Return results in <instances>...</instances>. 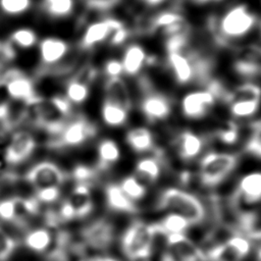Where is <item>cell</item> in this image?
Instances as JSON below:
<instances>
[{
  "label": "cell",
  "instance_id": "cell-32",
  "mask_svg": "<svg viewBox=\"0 0 261 261\" xmlns=\"http://www.w3.org/2000/svg\"><path fill=\"white\" fill-rule=\"evenodd\" d=\"M74 0H42L43 10L53 18H64L74 10Z\"/></svg>",
  "mask_w": 261,
  "mask_h": 261
},
{
  "label": "cell",
  "instance_id": "cell-46",
  "mask_svg": "<svg viewBox=\"0 0 261 261\" xmlns=\"http://www.w3.org/2000/svg\"><path fill=\"white\" fill-rule=\"evenodd\" d=\"M86 6L90 9L106 11L116 6L120 0H83Z\"/></svg>",
  "mask_w": 261,
  "mask_h": 261
},
{
  "label": "cell",
  "instance_id": "cell-26",
  "mask_svg": "<svg viewBox=\"0 0 261 261\" xmlns=\"http://www.w3.org/2000/svg\"><path fill=\"white\" fill-rule=\"evenodd\" d=\"M125 140L128 146L138 153L149 151L154 147L153 135L146 127H135L128 130Z\"/></svg>",
  "mask_w": 261,
  "mask_h": 261
},
{
  "label": "cell",
  "instance_id": "cell-11",
  "mask_svg": "<svg viewBox=\"0 0 261 261\" xmlns=\"http://www.w3.org/2000/svg\"><path fill=\"white\" fill-rule=\"evenodd\" d=\"M9 99L24 103L37 97L33 81L21 71L10 69L1 79Z\"/></svg>",
  "mask_w": 261,
  "mask_h": 261
},
{
  "label": "cell",
  "instance_id": "cell-15",
  "mask_svg": "<svg viewBox=\"0 0 261 261\" xmlns=\"http://www.w3.org/2000/svg\"><path fill=\"white\" fill-rule=\"evenodd\" d=\"M149 31H160L166 37H169L177 34L189 33L190 27L187 19L180 12L176 10H164L153 16L150 20Z\"/></svg>",
  "mask_w": 261,
  "mask_h": 261
},
{
  "label": "cell",
  "instance_id": "cell-45",
  "mask_svg": "<svg viewBox=\"0 0 261 261\" xmlns=\"http://www.w3.org/2000/svg\"><path fill=\"white\" fill-rule=\"evenodd\" d=\"M103 71L104 74L106 75V77H118L121 76V74L123 73V69H122V65L120 60L117 59H109L105 62L104 67H103Z\"/></svg>",
  "mask_w": 261,
  "mask_h": 261
},
{
  "label": "cell",
  "instance_id": "cell-13",
  "mask_svg": "<svg viewBox=\"0 0 261 261\" xmlns=\"http://www.w3.org/2000/svg\"><path fill=\"white\" fill-rule=\"evenodd\" d=\"M165 252L180 261H207L203 251L185 233L166 236Z\"/></svg>",
  "mask_w": 261,
  "mask_h": 261
},
{
  "label": "cell",
  "instance_id": "cell-19",
  "mask_svg": "<svg viewBox=\"0 0 261 261\" xmlns=\"http://www.w3.org/2000/svg\"><path fill=\"white\" fill-rule=\"evenodd\" d=\"M147 57L148 55L141 45L130 44L127 46L120 60L123 73L130 76L139 74L147 64Z\"/></svg>",
  "mask_w": 261,
  "mask_h": 261
},
{
  "label": "cell",
  "instance_id": "cell-54",
  "mask_svg": "<svg viewBox=\"0 0 261 261\" xmlns=\"http://www.w3.org/2000/svg\"><path fill=\"white\" fill-rule=\"evenodd\" d=\"M81 261H91L90 259H87V260H81Z\"/></svg>",
  "mask_w": 261,
  "mask_h": 261
},
{
  "label": "cell",
  "instance_id": "cell-1",
  "mask_svg": "<svg viewBox=\"0 0 261 261\" xmlns=\"http://www.w3.org/2000/svg\"><path fill=\"white\" fill-rule=\"evenodd\" d=\"M70 111L71 104L65 97L43 98L37 96L25 102L22 118L50 134L59 135L66 124Z\"/></svg>",
  "mask_w": 261,
  "mask_h": 261
},
{
  "label": "cell",
  "instance_id": "cell-38",
  "mask_svg": "<svg viewBox=\"0 0 261 261\" xmlns=\"http://www.w3.org/2000/svg\"><path fill=\"white\" fill-rule=\"evenodd\" d=\"M205 255L207 261H241L237 254L225 243L213 247Z\"/></svg>",
  "mask_w": 261,
  "mask_h": 261
},
{
  "label": "cell",
  "instance_id": "cell-50",
  "mask_svg": "<svg viewBox=\"0 0 261 261\" xmlns=\"http://www.w3.org/2000/svg\"><path fill=\"white\" fill-rule=\"evenodd\" d=\"M91 261H117L114 258L111 257H96V258H92L90 259Z\"/></svg>",
  "mask_w": 261,
  "mask_h": 261
},
{
  "label": "cell",
  "instance_id": "cell-49",
  "mask_svg": "<svg viewBox=\"0 0 261 261\" xmlns=\"http://www.w3.org/2000/svg\"><path fill=\"white\" fill-rule=\"evenodd\" d=\"M142 1H144L146 4H148L150 6H157L161 3H163L165 0H142Z\"/></svg>",
  "mask_w": 261,
  "mask_h": 261
},
{
  "label": "cell",
  "instance_id": "cell-27",
  "mask_svg": "<svg viewBox=\"0 0 261 261\" xmlns=\"http://www.w3.org/2000/svg\"><path fill=\"white\" fill-rule=\"evenodd\" d=\"M120 157V151L116 143L112 140H102L98 145L97 168L101 171L111 167Z\"/></svg>",
  "mask_w": 261,
  "mask_h": 261
},
{
  "label": "cell",
  "instance_id": "cell-21",
  "mask_svg": "<svg viewBox=\"0 0 261 261\" xmlns=\"http://www.w3.org/2000/svg\"><path fill=\"white\" fill-rule=\"evenodd\" d=\"M237 196L247 204H255L261 201V172H252L239 182Z\"/></svg>",
  "mask_w": 261,
  "mask_h": 261
},
{
  "label": "cell",
  "instance_id": "cell-41",
  "mask_svg": "<svg viewBox=\"0 0 261 261\" xmlns=\"http://www.w3.org/2000/svg\"><path fill=\"white\" fill-rule=\"evenodd\" d=\"M16 248L15 241L0 227V261H6Z\"/></svg>",
  "mask_w": 261,
  "mask_h": 261
},
{
  "label": "cell",
  "instance_id": "cell-17",
  "mask_svg": "<svg viewBox=\"0 0 261 261\" xmlns=\"http://www.w3.org/2000/svg\"><path fill=\"white\" fill-rule=\"evenodd\" d=\"M69 52L68 43L57 37H47L39 42V55L41 61L47 65H55Z\"/></svg>",
  "mask_w": 261,
  "mask_h": 261
},
{
  "label": "cell",
  "instance_id": "cell-5",
  "mask_svg": "<svg viewBox=\"0 0 261 261\" xmlns=\"http://www.w3.org/2000/svg\"><path fill=\"white\" fill-rule=\"evenodd\" d=\"M238 164V156L230 153H208L200 162L199 177L206 187L220 184Z\"/></svg>",
  "mask_w": 261,
  "mask_h": 261
},
{
  "label": "cell",
  "instance_id": "cell-53",
  "mask_svg": "<svg viewBox=\"0 0 261 261\" xmlns=\"http://www.w3.org/2000/svg\"><path fill=\"white\" fill-rule=\"evenodd\" d=\"M2 45H3V43L0 41V52H1V49H2Z\"/></svg>",
  "mask_w": 261,
  "mask_h": 261
},
{
  "label": "cell",
  "instance_id": "cell-30",
  "mask_svg": "<svg viewBox=\"0 0 261 261\" xmlns=\"http://www.w3.org/2000/svg\"><path fill=\"white\" fill-rule=\"evenodd\" d=\"M15 205V224L23 226L28 217L36 215L39 212L40 202L34 198L13 197Z\"/></svg>",
  "mask_w": 261,
  "mask_h": 261
},
{
  "label": "cell",
  "instance_id": "cell-44",
  "mask_svg": "<svg viewBox=\"0 0 261 261\" xmlns=\"http://www.w3.org/2000/svg\"><path fill=\"white\" fill-rule=\"evenodd\" d=\"M60 196V188L58 187H51L45 188L42 190L36 191L35 198L40 203H52L56 201Z\"/></svg>",
  "mask_w": 261,
  "mask_h": 261
},
{
  "label": "cell",
  "instance_id": "cell-28",
  "mask_svg": "<svg viewBox=\"0 0 261 261\" xmlns=\"http://www.w3.org/2000/svg\"><path fill=\"white\" fill-rule=\"evenodd\" d=\"M53 239V232L47 227H40L33 229L27 233L24 237V245L27 248L34 252L45 253Z\"/></svg>",
  "mask_w": 261,
  "mask_h": 261
},
{
  "label": "cell",
  "instance_id": "cell-31",
  "mask_svg": "<svg viewBox=\"0 0 261 261\" xmlns=\"http://www.w3.org/2000/svg\"><path fill=\"white\" fill-rule=\"evenodd\" d=\"M90 95V85L71 77L65 85V98L70 104H82Z\"/></svg>",
  "mask_w": 261,
  "mask_h": 261
},
{
  "label": "cell",
  "instance_id": "cell-22",
  "mask_svg": "<svg viewBox=\"0 0 261 261\" xmlns=\"http://www.w3.org/2000/svg\"><path fill=\"white\" fill-rule=\"evenodd\" d=\"M105 195L106 203L110 209L129 214H136L139 212L135 202L122 192L119 185H108L105 189Z\"/></svg>",
  "mask_w": 261,
  "mask_h": 261
},
{
  "label": "cell",
  "instance_id": "cell-14",
  "mask_svg": "<svg viewBox=\"0 0 261 261\" xmlns=\"http://www.w3.org/2000/svg\"><path fill=\"white\" fill-rule=\"evenodd\" d=\"M85 246L96 250L107 249L113 242L114 229L113 225L105 219H98L81 232Z\"/></svg>",
  "mask_w": 261,
  "mask_h": 261
},
{
  "label": "cell",
  "instance_id": "cell-47",
  "mask_svg": "<svg viewBox=\"0 0 261 261\" xmlns=\"http://www.w3.org/2000/svg\"><path fill=\"white\" fill-rule=\"evenodd\" d=\"M57 217H58L59 220H63V221H69V220L75 218L74 210L71 207V205L67 202L66 199L60 205Z\"/></svg>",
  "mask_w": 261,
  "mask_h": 261
},
{
  "label": "cell",
  "instance_id": "cell-24",
  "mask_svg": "<svg viewBox=\"0 0 261 261\" xmlns=\"http://www.w3.org/2000/svg\"><path fill=\"white\" fill-rule=\"evenodd\" d=\"M222 100L229 104L234 101H261V87L255 83H243L232 90H226Z\"/></svg>",
  "mask_w": 261,
  "mask_h": 261
},
{
  "label": "cell",
  "instance_id": "cell-7",
  "mask_svg": "<svg viewBox=\"0 0 261 261\" xmlns=\"http://www.w3.org/2000/svg\"><path fill=\"white\" fill-rule=\"evenodd\" d=\"M96 127L85 117H77L66 123L59 134V138L51 142L53 148L73 147L85 143L87 140L95 136Z\"/></svg>",
  "mask_w": 261,
  "mask_h": 261
},
{
  "label": "cell",
  "instance_id": "cell-43",
  "mask_svg": "<svg viewBox=\"0 0 261 261\" xmlns=\"http://www.w3.org/2000/svg\"><path fill=\"white\" fill-rule=\"evenodd\" d=\"M0 219L14 223V221H15V205H14L13 198L0 201Z\"/></svg>",
  "mask_w": 261,
  "mask_h": 261
},
{
  "label": "cell",
  "instance_id": "cell-29",
  "mask_svg": "<svg viewBox=\"0 0 261 261\" xmlns=\"http://www.w3.org/2000/svg\"><path fill=\"white\" fill-rule=\"evenodd\" d=\"M128 110L120 105L104 98L101 107V116L103 121L109 126H120L127 120Z\"/></svg>",
  "mask_w": 261,
  "mask_h": 261
},
{
  "label": "cell",
  "instance_id": "cell-36",
  "mask_svg": "<svg viewBox=\"0 0 261 261\" xmlns=\"http://www.w3.org/2000/svg\"><path fill=\"white\" fill-rule=\"evenodd\" d=\"M261 101H234L229 103L230 113L234 117H249L254 115L259 109Z\"/></svg>",
  "mask_w": 261,
  "mask_h": 261
},
{
  "label": "cell",
  "instance_id": "cell-34",
  "mask_svg": "<svg viewBox=\"0 0 261 261\" xmlns=\"http://www.w3.org/2000/svg\"><path fill=\"white\" fill-rule=\"evenodd\" d=\"M9 41L14 47L30 49L38 43V35L33 29L18 28L10 34Z\"/></svg>",
  "mask_w": 261,
  "mask_h": 261
},
{
  "label": "cell",
  "instance_id": "cell-16",
  "mask_svg": "<svg viewBox=\"0 0 261 261\" xmlns=\"http://www.w3.org/2000/svg\"><path fill=\"white\" fill-rule=\"evenodd\" d=\"M147 93L141 100V110L150 122L163 120L171 113L170 100L159 92H153L150 87L145 89Z\"/></svg>",
  "mask_w": 261,
  "mask_h": 261
},
{
  "label": "cell",
  "instance_id": "cell-6",
  "mask_svg": "<svg viewBox=\"0 0 261 261\" xmlns=\"http://www.w3.org/2000/svg\"><path fill=\"white\" fill-rule=\"evenodd\" d=\"M65 178V172L50 161L37 163L24 175V179L31 184L36 191L51 187L60 188Z\"/></svg>",
  "mask_w": 261,
  "mask_h": 261
},
{
  "label": "cell",
  "instance_id": "cell-37",
  "mask_svg": "<svg viewBox=\"0 0 261 261\" xmlns=\"http://www.w3.org/2000/svg\"><path fill=\"white\" fill-rule=\"evenodd\" d=\"M119 187L122 192L133 201L142 199L146 194V188L134 176L125 177Z\"/></svg>",
  "mask_w": 261,
  "mask_h": 261
},
{
  "label": "cell",
  "instance_id": "cell-23",
  "mask_svg": "<svg viewBox=\"0 0 261 261\" xmlns=\"http://www.w3.org/2000/svg\"><path fill=\"white\" fill-rule=\"evenodd\" d=\"M177 152L180 159L190 161L196 158L203 148V140L198 135L185 130L179 134L176 141Z\"/></svg>",
  "mask_w": 261,
  "mask_h": 261
},
{
  "label": "cell",
  "instance_id": "cell-48",
  "mask_svg": "<svg viewBox=\"0 0 261 261\" xmlns=\"http://www.w3.org/2000/svg\"><path fill=\"white\" fill-rule=\"evenodd\" d=\"M9 118V107L8 104L0 106V122Z\"/></svg>",
  "mask_w": 261,
  "mask_h": 261
},
{
  "label": "cell",
  "instance_id": "cell-2",
  "mask_svg": "<svg viewBox=\"0 0 261 261\" xmlns=\"http://www.w3.org/2000/svg\"><path fill=\"white\" fill-rule=\"evenodd\" d=\"M257 23V16L245 4L234 5L220 17L210 22L212 34L217 43H227L241 39L250 33Z\"/></svg>",
  "mask_w": 261,
  "mask_h": 261
},
{
  "label": "cell",
  "instance_id": "cell-42",
  "mask_svg": "<svg viewBox=\"0 0 261 261\" xmlns=\"http://www.w3.org/2000/svg\"><path fill=\"white\" fill-rule=\"evenodd\" d=\"M238 127L234 122L228 121L217 132L218 139L224 144H233L238 139Z\"/></svg>",
  "mask_w": 261,
  "mask_h": 261
},
{
  "label": "cell",
  "instance_id": "cell-39",
  "mask_svg": "<svg viewBox=\"0 0 261 261\" xmlns=\"http://www.w3.org/2000/svg\"><path fill=\"white\" fill-rule=\"evenodd\" d=\"M252 133L245 145V150L261 158V120L255 121L252 123Z\"/></svg>",
  "mask_w": 261,
  "mask_h": 261
},
{
  "label": "cell",
  "instance_id": "cell-35",
  "mask_svg": "<svg viewBox=\"0 0 261 261\" xmlns=\"http://www.w3.org/2000/svg\"><path fill=\"white\" fill-rule=\"evenodd\" d=\"M33 6V0H0V10L10 16H18L28 12Z\"/></svg>",
  "mask_w": 261,
  "mask_h": 261
},
{
  "label": "cell",
  "instance_id": "cell-10",
  "mask_svg": "<svg viewBox=\"0 0 261 261\" xmlns=\"http://www.w3.org/2000/svg\"><path fill=\"white\" fill-rule=\"evenodd\" d=\"M233 68L242 76L261 75V45L248 44L239 48L233 58Z\"/></svg>",
  "mask_w": 261,
  "mask_h": 261
},
{
  "label": "cell",
  "instance_id": "cell-33",
  "mask_svg": "<svg viewBox=\"0 0 261 261\" xmlns=\"http://www.w3.org/2000/svg\"><path fill=\"white\" fill-rule=\"evenodd\" d=\"M160 170V161L157 157L143 158L136 164V172L150 182H154L159 177Z\"/></svg>",
  "mask_w": 261,
  "mask_h": 261
},
{
  "label": "cell",
  "instance_id": "cell-20",
  "mask_svg": "<svg viewBox=\"0 0 261 261\" xmlns=\"http://www.w3.org/2000/svg\"><path fill=\"white\" fill-rule=\"evenodd\" d=\"M105 99L110 100L121 107L127 109L132 108V98L128 87L121 76L108 77L104 84Z\"/></svg>",
  "mask_w": 261,
  "mask_h": 261
},
{
  "label": "cell",
  "instance_id": "cell-40",
  "mask_svg": "<svg viewBox=\"0 0 261 261\" xmlns=\"http://www.w3.org/2000/svg\"><path fill=\"white\" fill-rule=\"evenodd\" d=\"M228 247H230V249L237 254V256L242 260L244 257H246L248 255V253L250 252V242L248 239H246L243 236L240 234H236L230 237L226 242H224Z\"/></svg>",
  "mask_w": 261,
  "mask_h": 261
},
{
  "label": "cell",
  "instance_id": "cell-55",
  "mask_svg": "<svg viewBox=\"0 0 261 261\" xmlns=\"http://www.w3.org/2000/svg\"><path fill=\"white\" fill-rule=\"evenodd\" d=\"M260 31H261V28H260Z\"/></svg>",
  "mask_w": 261,
  "mask_h": 261
},
{
  "label": "cell",
  "instance_id": "cell-3",
  "mask_svg": "<svg viewBox=\"0 0 261 261\" xmlns=\"http://www.w3.org/2000/svg\"><path fill=\"white\" fill-rule=\"evenodd\" d=\"M156 207L181 215L191 225L200 223L205 217V208L200 199L177 188L165 189L160 194Z\"/></svg>",
  "mask_w": 261,
  "mask_h": 261
},
{
  "label": "cell",
  "instance_id": "cell-18",
  "mask_svg": "<svg viewBox=\"0 0 261 261\" xmlns=\"http://www.w3.org/2000/svg\"><path fill=\"white\" fill-rule=\"evenodd\" d=\"M66 200L73 208L75 218L86 217L93 210V200L90 185L76 182Z\"/></svg>",
  "mask_w": 261,
  "mask_h": 261
},
{
  "label": "cell",
  "instance_id": "cell-25",
  "mask_svg": "<svg viewBox=\"0 0 261 261\" xmlns=\"http://www.w3.org/2000/svg\"><path fill=\"white\" fill-rule=\"evenodd\" d=\"M189 221L179 214L168 213L159 222L152 224L155 233H163L165 236L172 233H185L190 227Z\"/></svg>",
  "mask_w": 261,
  "mask_h": 261
},
{
  "label": "cell",
  "instance_id": "cell-9",
  "mask_svg": "<svg viewBox=\"0 0 261 261\" xmlns=\"http://www.w3.org/2000/svg\"><path fill=\"white\" fill-rule=\"evenodd\" d=\"M36 139L28 130L14 132L4 149V157L8 164H18L28 159L36 148Z\"/></svg>",
  "mask_w": 261,
  "mask_h": 261
},
{
  "label": "cell",
  "instance_id": "cell-12",
  "mask_svg": "<svg viewBox=\"0 0 261 261\" xmlns=\"http://www.w3.org/2000/svg\"><path fill=\"white\" fill-rule=\"evenodd\" d=\"M216 100V95L209 88L190 92L181 100V111L188 118H201L208 113Z\"/></svg>",
  "mask_w": 261,
  "mask_h": 261
},
{
  "label": "cell",
  "instance_id": "cell-8",
  "mask_svg": "<svg viewBox=\"0 0 261 261\" xmlns=\"http://www.w3.org/2000/svg\"><path fill=\"white\" fill-rule=\"evenodd\" d=\"M124 24L112 17H106L90 23L81 38V47L89 50L104 42H109L112 35Z\"/></svg>",
  "mask_w": 261,
  "mask_h": 261
},
{
  "label": "cell",
  "instance_id": "cell-4",
  "mask_svg": "<svg viewBox=\"0 0 261 261\" xmlns=\"http://www.w3.org/2000/svg\"><path fill=\"white\" fill-rule=\"evenodd\" d=\"M155 234L152 224H147L141 220L134 221L121 238L123 254L132 261L148 259L152 253Z\"/></svg>",
  "mask_w": 261,
  "mask_h": 261
},
{
  "label": "cell",
  "instance_id": "cell-52",
  "mask_svg": "<svg viewBox=\"0 0 261 261\" xmlns=\"http://www.w3.org/2000/svg\"><path fill=\"white\" fill-rule=\"evenodd\" d=\"M256 261H261V249L258 251L257 253V257H256Z\"/></svg>",
  "mask_w": 261,
  "mask_h": 261
},
{
  "label": "cell",
  "instance_id": "cell-51",
  "mask_svg": "<svg viewBox=\"0 0 261 261\" xmlns=\"http://www.w3.org/2000/svg\"><path fill=\"white\" fill-rule=\"evenodd\" d=\"M195 2H198V3H207V2H211V1H217V0H193Z\"/></svg>",
  "mask_w": 261,
  "mask_h": 261
}]
</instances>
